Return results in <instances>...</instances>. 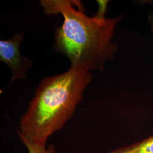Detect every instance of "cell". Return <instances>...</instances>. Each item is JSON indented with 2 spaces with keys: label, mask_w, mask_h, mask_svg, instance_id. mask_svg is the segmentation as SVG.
I'll use <instances>...</instances> for the list:
<instances>
[{
  "label": "cell",
  "mask_w": 153,
  "mask_h": 153,
  "mask_svg": "<svg viewBox=\"0 0 153 153\" xmlns=\"http://www.w3.org/2000/svg\"><path fill=\"white\" fill-rule=\"evenodd\" d=\"M78 1H41L47 14H61L62 25L55 31L53 49L69 59L71 68L88 71H103L107 61L112 60L117 45L112 42L115 27L121 17L99 19L88 16L83 8L74 6Z\"/></svg>",
  "instance_id": "obj_1"
},
{
  "label": "cell",
  "mask_w": 153,
  "mask_h": 153,
  "mask_svg": "<svg viewBox=\"0 0 153 153\" xmlns=\"http://www.w3.org/2000/svg\"><path fill=\"white\" fill-rule=\"evenodd\" d=\"M92 80L90 71L71 68L43 79L21 116L18 134L42 147L73 114L82 93Z\"/></svg>",
  "instance_id": "obj_2"
},
{
  "label": "cell",
  "mask_w": 153,
  "mask_h": 153,
  "mask_svg": "<svg viewBox=\"0 0 153 153\" xmlns=\"http://www.w3.org/2000/svg\"><path fill=\"white\" fill-rule=\"evenodd\" d=\"M24 33H16L11 38L0 41V60L5 63L11 71L10 83L26 77L28 69L33 65V61L22 56L20 44Z\"/></svg>",
  "instance_id": "obj_3"
},
{
  "label": "cell",
  "mask_w": 153,
  "mask_h": 153,
  "mask_svg": "<svg viewBox=\"0 0 153 153\" xmlns=\"http://www.w3.org/2000/svg\"><path fill=\"white\" fill-rule=\"evenodd\" d=\"M104 153H153V134L140 142Z\"/></svg>",
  "instance_id": "obj_4"
},
{
  "label": "cell",
  "mask_w": 153,
  "mask_h": 153,
  "mask_svg": "<svg viewBox=\"0 0 153 153\" xmlns=\"http://www.w3.org/2000/svg\"><path fill=\"white\" fill-rule=\"evenodd\" d=\"M23 144L26 147L28 153H56L53 145H51L48 147H42L28 140L21 134H18Z\"/></svg>",
  "instance_id": "obj_5"
},
{
  "label": "cell",
  "mask_w": 153,
  "mask_h": 153,
  "mask_svg": "<svg viewBox=\"0 0 153 153\" xmlns=\"http://www.w3.org/2000/svg\"><path fill=\"white\" fill-rule=\"evenodd\" d=\"M109 1H97L99 7L98 11L94 16L99 19H104L105 14L107 10V5Z\"/></svg>",
  "instance_id": "obj_6"
},
{
  "label": "cell",
  "mask_w": 153,
  "mask_h": 153,
  "mask_svg": "<svg viewBox=\"0 0 153 153\" xmlns=\"http://www.w3.org/2000/svg\"><path fill=\"white\" fill-rule=\"evenodd\" d=\"M148 22L150 23V26L152 28V31L153 33V12H150L149 14V16H148Z\"/></svg>",
  "instance_id": "obj_7"
}]
</instances>
